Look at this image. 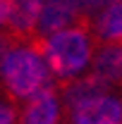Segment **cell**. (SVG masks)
I'll return each instance as SVG.
<instances>
[{"mask_svg": "<svg viewBox=\"0 0 122 124\" xmlns=\"http://www.w3.org/2000/svg\"><path fill=\"white\" fill-rule=\"evenodd\" d=\"M24 43L26 46H17L15 41L0 67V77H2L5 88L10 91L12 98H19V100H26L36 91L55 84L53 81L55 74L48 67L46 57L38 48V36L31 41H24Z\"/></svg>", "mask_w": 122, "mask_h": 124, "instance_id": "cell-1", "label": "cell"}, {"mask_svg": "<svg viewBox=\"0 0 122 124\" xmlns=\"http://www.w3.org/2000/svg\"><path fill=\"white\" fill-rule=\"evenodd\" d=\"M38 48L58 79L79 77L89 67L93 53L91 24L81 22V24H72L60 31H53L38 38Z\"/></svg>", "mask_w": 122, "mask_h": 124, "instance_id": "cell-2", "label": "cell"}, {"mask_svg": "<svg viewBox=\"0 0 122 124\" xmlns=\"http://www.w3.org/2000/svg\"><path fill=\"white\" fill-rule=\"evenodd\" d=\"M81 22H89V19L81 12L79 0H43L34 33L38 38H43L53 31H60L65 26H72V24H81Z\"/></svg>", "mask_w": 122, "mask_h": 124, "instance_id": "cell-3", "label": "cell"}, {"mask_svg": "<svg viewBox=\"0 0 122 124\" xmlns=\"http://www.w3.org/2000/svg\"><path fill=\"white\" fill-rule=\"evenodd\" d=\"M67 117H70V122H77V124H120L122 122V98L113 95V93L96 95L89 103L72 110Z\"/></svg>", "mask_w": 122, "mask_h": 124, "instance_id": "cell-4", "label": "cell"}, {"mask_svg": "<svg viewBox=\"0 0 122 124\" xmlns=\"http://www.w3.org/2000/svg\"><path fill=\"white\" fill-rule=\"evenodd\" d=\"M91 74L108 88H122V41H105L91 53Z\"/></svg>", "mask_w": 122, "mask_h": 124, "instance_id": "cell-5", "label": "cell"}, {"mask_svg": "<svg viewBox=\"0 0 122 124\" xmlns=\"http://www.w3.org/2000/svg\"><path fill=\"white\" fill-rule=\"evenodd\" d=\"M7 5V15H5V24L10 33L17 41H31L36 38V19L41 12L43 0H5Z\"/></svg>", "mask_w": 122, "mask_h": 124, "instance_id": "cell-6", "label": "cell"}, {"mask_svg": "<svg viewBox=\"0 0 122 124\" xmlns=\"http://www.w3.org/2000/svg\"><path fill=\"white\" fill-rule=\"evenodd\" d=\"M60 117L62 108L58 100V93H55V86H48L26 98V105L17 119L24 124H55Z\"/></svg>", "mask_w": 122, "mask_h": 124, "instance_id": "cell-7", "label": "cell"}, {"mask_svg": "<svg viewBox=\"0 0 122 124\" xmlns=\"http://www.w3.org/2000/svg\"><path fill=\"white\" fill-rule=\"evenodd\" d=\"M103 93H110V88H108L101 79H96L93 74L81 77V79H77V77L62 79V84H60V95H62V100H65V115H70V112L77 110L79 105L89 103L91 98L103 95Z\"/></svg>", "mask_w": 122, "mask_h": 124, "instance_id": "cell-8", "label": "cell"}, {"mask_svg": "<svg viewBox=\"0 0 122 124\" xmlns=\"http://www.w3.org/2000/svg\"><path fill=\"white\" fill-rule=\"evenodd\" d=\"M93 33L101 41H122V0L93 17Z\"/></svg>", "mask_w": 122, "mask_h": 124, "instance_id": "cell-9", "label": "cell"}, {"mask_svg": "<svg viewBox=\"0 0 122 124\" xmlns=\"http://www.w3.org/2000/svg\"><path fill=\"white\" fill-rule=\"evenodd\" d=\"M79 2H81V12H84V17L91 22L98 12H103L108 5H113V2H117V0H79Z\"/></svg>", "mask_w": 122, "mask_h": 124, "instance_id": "cell-10", "label": "cell"}, {"mask_svg": "<svg viewBox=\"0 0 122 124\" xmlns=\"http://www.w3.org/2000/svg\"><path fill=\"white\" fill-rule=\"evenodd\" d=\"M17 117H19V112L15 110V105H10L0 98V124H12L17 122Z\"/></svg>", "mask_w": 122, "mask_h": 124, "instance_id": "cell-11", "label": "cell"}, {"mask_svg": "<svg viewBox=\"0 0 122 124\" xmlns=\"http://www.w3.org/2000/svg\"><path fill=\"white\" fill-rule=\"evenodd\" d=\"M17 38L12 36V33H0V67H2V60H5V55H7V50L12 48V43H15Z\"/></svg>", "mask_w": 122, "mask_h": 124, "instance_id": "cell-12", "label": "cell"}, {"mask_svg": "<svg viewBox=\"0 0 122 124\" xmlns=\"http://www.w3.org/2000/svg\"><path fill=\"white\" fill-rule=\"evenodd\" d=\"M5 15H7V5H5V0H0V26L5 24Z\"/></svg>", "mask_w": 122, "mask_h": 124, "instance_id": "cell-13", "label": "cell"}]
</instances>
